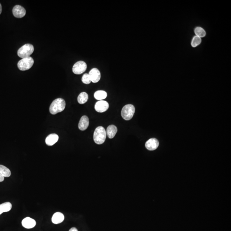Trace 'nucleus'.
Here are the masks:
<instances>
[{"mask_svg": "<svg viewBox=\"0 0 231 231\" xmlns=\"http://www.w3.org/2000/svg\"><path fill=\"white\" fill-rule=\"evenodd\" d=\"M109 105L106 101L101 100L98 101L95 105V109L99 113H103L108 109Z\"/></svg>", "mask_w": 231, "mask_h": 231, "instance_id": "0eeeda50", "label": "nucleus"}, {"mask_svg": "<svg viewBox=\"0 0 231 231\" xmlns=\"http://www.w3.org/2000/svg\"><path fill=\"white\" fill-rule=\"evenodd\" d=\"M34 60L31 57L24 58L18 62V67L21 71H26L29 70L34 65Z\"/></svg>", "mask_w": 231, "mask_h": 231, "instance_id": "39448f33", "label": "nucleus"}, {"mask_svg": "<svg viewBox=\"0 0 231 231\" xmlns=\"http://www.w3.org/2000/svg\"><path fill=\"white\" fill-rule=\"evenodd\" d=\"M0 173L4 177H9L11 174V170L2 165H0Z\"/></svg>", "mask_w": 231, "mask_h": 231, "instance_id": "6ab92c4d", "label": "nucleus"}, {"mask_svg": "<svg viewBox=\"0 0 231 231\" xmlns=\"http://www.w3.org/2000/svg\"><path fill=\"white\" fill-rule=\"evenodd\" d=\"M34 51V47L31 44H26L18 50V55L22 59L30 57Z\"/></svg>", "mask_w": 231, "mask_h": 231, "instance_id": "7ed1b4c3", "label": "nucleus"}, {"mask_svg": "<svg viewBox=\"0 0 231 231\" xmlns=\"http://www.w3.org/2000/svg\"><path fill=\"white\" fill-rule=\"evenodd\" d=\"M91 81L93 83H96L100 81L101 75L100 72L97 68L92 69L89 73Z\"/></svg>", "mask_w": 231, "mask_h": 231, "instance_id": "6e6552de", "label": "nucleus"}, {"mask_svg": "<svg viewBox=\"0 0 231 231\" xmlns=\"http://www.w3.org/2000/svg\"><path fill=\"white\" fill-rule=\"evenodd\" d=\"M201 38L199 37L195 36L193 37L191 42V46L193 47H196L199 45L201 43Z\"/></svg>", "mask_w": 231, "mask_h": 231, "instance_id": "412c9836", "label": "nucleus"}, {"mask_svg": "<svg viewBox=\"0 0 231 231\" xmlns=\"http://www.w3.org/2000/svg\"><path fill=\"white\" fill-rule=\"evenodd\" d=\"M106 131L104 127L102 126L98 127L94 132L93 140L96 144H103L106 138Z\"/></svg>", "mask_w": 231, "mask_h": 231, "instance_id": "f03ea898", "label": "nucleus"}, {"mask_svg": "<svg viewBox=\"0 0 231 231\" xmlns=\"http://www.w3.org/2000/svg\"><path fill=\"white\" fill-rule=\"evenodd\" d=\"M2 12V6L1 5V4H0V14H1V13Z\"/></svg>", "mask_w": 231, "mask_h": 231, "instance_id": "393cba45", "label": "nucleus"}, {"mask_svg": "<svg viewBox=\"0 0 231 231\" xmlns=\"http://www.w3.org/2000/svg\"><path fill=\"white\" fill-rule=\"evenodd\" d=\"M12 205L10 202H6L0 204V215L4 212H8L11 209Z\"/></svg>", "mask_w": 231, "mask_h": 231, "instance_id": "dca6fc26", "label": "nucleus"}, {"mask_svg": "<svg viewBox=\"0 0 231 231\" xmlns=\"http://www.w3.org/2000/svg\"><path fill=\"white\" fill-rule=\"evenodd\" d=\"M4 177L0 173V183L3 182L4 180Z\"/></svg>", "mask_w": 231, "mask_h": 231, "instance_id": "5701e85b", "label": "nucleus"}, {"mask_svg": "<svg viewBox=\"0 0 231 231\" xmlns=\"http://www.w3.org/2000/svg\"><path fill=\"white\" fill-rule=\"evenodd\" d=\"M82 81L84 84H89L91 83V78H90V75L89 74L85 73L83 75L82 78Z\"/></svg>", "mask_w": 231, "mask_h": 231, "instance_id": "4be33fe9", "label": "nucleus"}, {"mask_svg": "<svg viewBox=\"0 0 231 231\" xmlns=\"http://www.w3.org/2000/svg\"><path fill=\"white\" fill-rule=\"evenodd\" d=\"M26 13L25 9L20 5H15L13 9V14L16 18H22L25 15Z\"/></svg>", "mask_w": 231, "mask_h": 231, "instance_id": "1a4fd4ad", "label": "nucleus"}, {"mask_svg": "<svg viewBox=\"0 0 231 231\" xmlns=\"http://www.w3.org/2000/svg\"><path fill=\"white\" fill-rule=\"evenodd\" d=\"M22 225L26 229H32L36 225V222L34 219L31 218L29 217L25 218L22 221Z\"/></svg>", "mask_w": 231, "mask_h": 231, "instance_id": "9b49d317", "label": "nucleus"}, {"mask_svg": "<svg viewBox=\"0 0 231 231\" xmlns=\"http://www.w3.org/2000/svg\"><path fill=\"white\" fill-rule=\"evenodd\" d=\"M89 120L86 116H83L79 121V128L80 130L84 131L89 126Z\"/></svg>", "mask_w": 231, "mask_h": 231, "instance_id": "f8f14e48", "label": "nucleus"}, {"mask_svg": "<svg viewBox=\"0 0 231 231\" xmlns=\"http://www.w3.org/2000/svg\"><path fill=\"white\" fill-rule=\"evenodd\" d=\"M69 231H78V230L75 227H72V228L70 229Z\"/></svg>", "mask_w": 231, "mask_h": 231, "instance_id": "b1692460", "label": "nucleus"}, {"mask_svg": "<svg viewBox=\"0 0 231 231\" xmlns=\"http://www.w3.org/2000/svg\"><path fill=\"white\" fill-rule=\"evenodd\" d=\"M94 96L95 99L101 101L106 98L107 93L105 91H98L95 93Z\"/></svg>", "mask_w": 231, "mask_h": 231, "instance_id": "f3484780", "label": "nucleus"}, {"mask_svg": "<svg viewBox=\"0 0 231 231\" xmlns=\"http://www.w3.org/2000/svg\"><path fill=\"white\" fill-rule=\"evenodd\" d=\"M159 142L156 138H151L146 141L145 146L146 149L150 151H153L156 150L159 146Z\"/></svg>", "mask_w": 231, "mask_h": 231, "instance_id": "9d476101", "label": "nucleus"}, {"mask_svg": "<svg viewBox=\"0 0 231 231\" xmlns=\"http://www.w3.org/2000/svg\"><path fill=\"white\" fill-rule=\"evenodd\" d=\"M59 137L57 134H51L49 135L46 139V143L49 146H53L58 140Z\"/></svg>", "mask_w": 231, "mask_h": 231, "instance_id": "ddd939ff", "label": "nucleus"}, {"mask_svg": "<svg viewBox=\"0 0 231 231\" xmlns=\"http://www.w3.org/2000/svg\"><path fill=\"white\" fill-rule=\"evenodd\" d=\"M64 220V216L63 213L59 212L54 213L51 219L52 223L55 224L61 223Z\"/></svg>", "mask_w": 231, "mask_h": 231, "instance_id": "4468645a", "label": "nucleus"}, {"mask_svg": "<svg viewBox=\"0 0 231 231\" xmlns=\"http://www.w3.org/2000/svg\"><path fill=\"white\" fill-rule=\"evenodd\" d=\"M87 69V65L85 62L79 61L76 62L72 67V72L74 74H81L85 72Z\"/></svg>", "mask_w": 231, "mask_h": 231, "instance_id": "423d86ee", "label": "nucleus"}, {"mask_svg": "<svg viewBox=\"0 0 231 231\" xmlns=\"http://www.w3.org/2000/svg\"><path fill=\"white\" fill-rule=\"evenodd\" d=\"M117 132V128L114 125H110L107 128L106 134L110 139H112L115 137Z\"/></svg>", "mask_w": 231, "mask_h": 231, "instance_id": "2eb2a0df", "label": "nucleus"}, {"mask_svg": "<svg viewBox=\"0 0 231 231\" xmlns=\"http://www.w3.org/2000/svg\"><path fill=\"white\" fill-rule=\"evenodd\" d=\"M194 33L196 36L201 38L204 37L206 36V32L205 30L201 27H197L195 28Z\"/></svg>", "mask_w": 231, "mask_h": 231, "instance_id": "aec40b11", "label": "nucleus"}, {"mask_svg": "<svg viewBox=\"0 0 231 231\" xmlns=\"http://www.w3.org/2000/svg\"><path fill=\"white\" fill-rule=\"evenodd\" d=\"M66 107V102L62 98H58L54 100L50 106L51 114L55 115L62 112Z\"/></svg>", "mask_w": 231, "mask_h": 231, "instance_id": "f257e3e1", "label": "nucleus"}, {"mask_svg": "<svg viewBox=\"0 0 231 231\" xmlns=\"http://www.w3.org/2000/svg\"><path fill=\"white\" fill-rule=\"evenodd\" d=\"M135 110V107L133 105L131 104L126 105L122 108L121 116L125 120H130L134 116Z\"/></svg>", "mask_w": 231, "mask_h": 231, "instance_id": "20e7f679", "label": "nucleus"}, {"mask_svg": "<svg viewBox=\"0 0 231 231\" xmlns=\"http://www.w3.org/2000/svg\"><path fill=\"white\" fill-rule=\"evenodd\" d=\"M88 100V95L86 92H82L78 97V101L79 104H85Z\"/></svg>", "mask_w": 231, "mask_h": 231, "instance_id": "a211bd4d", "label": "nucleus"}]
</instances>
